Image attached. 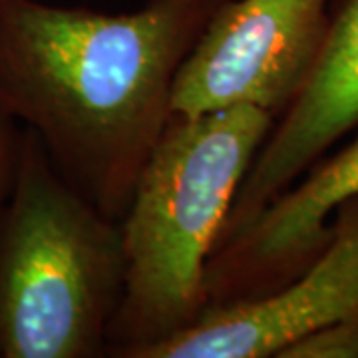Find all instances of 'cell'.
Masks as SVG:
<instances>
[{"label": "cell", "instance_id": "obj_1", "mask_svg": "<svg viewBox=\"0 0 358 358\" xmlns=\"http://www.w3.org/2000/svg\"><path fill=\"white\" fill-rule=\"evenodd\" d=\"M227 0L98 13L0 0V115L108 217H124L173 114L179 70Z\"/></svg>", "mask_w": 358, "mask_h": 358}, {"label": "cell", "instance_id": "obj_2", "mask_svg": "<svg viewBox=\"0 0 358 358\" xmlns=\"http://www.w3.org/2000/svg\"><path fill=\"white\" fill-rule=\"evenodd\" d=\"M273 124L247 103L171 114L120 219L126 282L108 355L134 358L211 307L209 259Z\"/></svg>", "mask_w": 358, "mask_h": 358}, {"label": "cell", "instance_id": "obj_3", "mask_svg": "<svg viewBox=\"0 0 358 358\" xmlns=\"http://www.w3.org/2000/svg\"><path fill=\"white\" fill-rule=\"evenodd\" d=\"M120 221L56 169L28 129L0 209V358H96L124 296Z\"/></svg>", "mask_w": 358, "mask_h": 358}, {"label": "cell", "instance_id": "obj_4", "mask_svg": "<svg viewBox=\"0 0 358 358\" xmlns=\"http://www.w3.org/2000/svg\"><path fill=\"white\" fill-rule=\"evenodd\" d=\"M331 0H227L179 70L173 112L255 106L275 120L303 88Z\"/></svg>", "mask_w": 358, "mask_h": 358}, {"label": "cell", "instance_id": "obj_5", "mask_svg": "<svg viewBox=\"0 0 358 358\" xmlns=\"http://www.w3.org/2000/svg\"><path fill=\"white\" fill-rule=\"evenodd\" d=\"M350 317H358V197L336 211L331 241L293 281L255 299L211 305L192 327L134 358H279Z\"/></svg>", "mask_w": 358, "mask_h": 358}, {"label": "cell", "instance_id": "obj_6", "mask_svg": "<svg viewBox=\"0 0 358 358\" xmlns=\"http://www.w3.org/2000/svg\"><path fill=\"white\" fill-rule=\"evenodd\" d=\"M357 129L358 0H331L315 66L257 152L217 247L247 229L275 197Z\"/></svg>", "mask_w": 358, "mask_h": 358}, {"label": "cell", "instance_id": "obj_7", "mask_svg": "<svg viewBox=\"0 0 358 358\" xmlns=\"http://www.w3.org/2000/svg\"><path fill=\"white\" fill-rule=\"evenodd\" d=\"M357 197L358 129L213 251L207 265L211 305L255 299L293 281L331 241L336 211Z\"/></svg>", "mask_w": 358, "mask_h": 358}, {"label": "cell", "instance_id": "obj_8", "mask_svg": "<svg viewBox=\"0 0 358 358\" xmlns=\"http://www.w3.org/2000/svg\"><path fill=\"white\" fill-rule=\"evenodd\" d=\"M279 358H358V317L322 327L289 346Z\"/></svg>", "mask_w": 358, "mask_h": 358}, {"label": "cell", "instance_id": "obj_9", "mask_svg": "<svg viewBox=\"0 0 358 358\" xmlns=\"http://www.w3.org/2000/svg\"><path fill=\"white\" fill-rule=\"evenodd\" d=\"M20 131L22 129H18V124L0 115V209L13 187L18 145H20Z\"/></svg>", "mask_w": 358, "mask_h": 358}]
</instances>
